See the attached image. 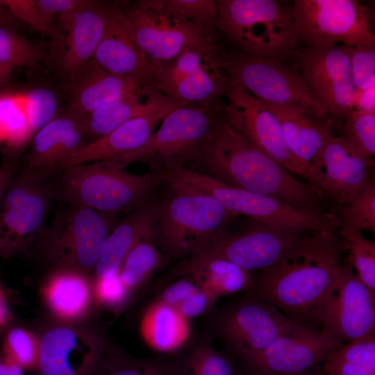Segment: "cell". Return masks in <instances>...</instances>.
Here are the masks:
<instances>
[{
  "label": "cell",
  "instance_id": "49",
  "mask_svg": "<svg viewBox=\"0 0 375 375\" xmlns=\"http://www.w3.org/2000/svg\"><path fill=\"white\" fill-rule=\"evenodd\" d=\"M199 287L192 277L181 276L164 288L155 299L176 307Z\"/></svg>",
  "mask_w": 375,
  "mask_h": 375
},
{
  "label": "cell",
  "instance_id": "3",
  "mask_svg": "<svg viewBox=\"0 0 375 375\" xmlns=\"http://www.w3.org/2000/svg\"><path fill=\"white\" fill-rule=\"evenodd\" d=\"M216 30L233 51L288 62L299 48L291 6L276 0H218Z\"/></svg>",
  "mask_w": 375,
  "mask_h": 375
},
{
  "label": "cell",
  "instance_id": "55",
  "mask_svg": "<svg viewBox=\"0 0 375 375\" xmlns=\"http://www.w3.org/2000/svg\"><path fill=\"white\" fill-rule=\"evenodd\" d=\"M245 375H324V374L320 372V370L315 371L312 369V370H310L308 372L299 373V374L249 373V374H245Z\"/></svg>",
  "mask_w": 375,
  "mask_h": 375
},
{
  "label": "cell",
  "instance_id": "34",
  "mask_svg": "<svg viewBox=\"0 0 375 375\" xmlns=\"http://www.w3.org/2000/svg\"><path fill=\"white\" fill-rule=\"evenodd\" d=\"M324 375H375V334L341 344L322 364Z\"/></svg>",
  "mask_w": 375,
  "mask_h": 375
},
{
  "label": "cell",
  "instance_id": "5",
  "mask_svg": "<svg viewBox=\"0 0 375 375\" xmlns=\"http://www.w3.org/2000/svg\"><path fill=\"white\" fill-rule=\"evenodd\" d=\"M158 201L151 238L168 258H188L225 231L236 216L214 198L173 190Z\"/></svg>",
  "mask_w": 375,
  "mask_h": 375
},
{
  "label": "cell",
  "instance_id": "17",
  "mask_svg": "<svg viewBox=\"0 0 375 375\" xmlns=\"http://www.w3.org/2000/svg\"><path fill=\"white\" fill-rule=\"evenodd\" d=\"M310 232L297 227L253 220V224L244 232L231 234L224 231L190 257L224 259L251 273L259 272L279 260Z\"/></svg>",
  "mask_w": 375,
  "mask_h": 375
},
{
  "label": "cell",
  "instance_id": "47",
  "mask_svg": "<svg viewBox=\"0 0 375 375\" xmlns=\"http://www.w3.org/2000/svg\"><path fill=\"white\" fill-rule=\"evenodd\" d=\"M131 297L118 273L93 278V299L96 308L120 309L128 303Z\"/></svg>",
  "mask_w": 375,
  "mask_h": 375
},
{
  "label": "cell",
  "instance_id": "27",
  "mask_svg": "<svg viewBox=\"0 0 375 375\" xmlns=\"http://www.w3.org/2000/svg\"><path fill=\"white\" fill-rule=\"evenodd\" d=\"M42 297L59 322L80 324L94 306L93 278L78 270L58 268L44 282Z\"/></svg>",
  "mask_w": 375,
  "mask_h": 375
},
{
  "label": "cell",
  "instance_id": "24",
  "mask_svg": "<svg viewBox=\"0 0 375 375\" xmlns=\"http://www.w3.org/2000/svg\"><path fill=\"white\" fill-rule=\"evenodd\" d=\"M64 80L67 97L65 112L80 115L141 92L151 85L108 72L92 59Z\"/></svg>",
  "mask_w": 375,
  "mask_h": 375
},
{
  "label": "cell",
  "instance_id": "38",
  "mask_svg": "<svg viewBox=\"0 0 375 375\" xmlns=\"http://www.w3.org/2000/svg\"><path fill=\"white\" fill-rule=\"evenodd\" d=\"M95 375H171L168 357L138 358L108 342Z\"/></svg>",
  "mask_w": 375,
  "mask_h": 375
},
{
  "label": "cell",
  "instance_id": "48",
  "mask_svg": "<svg viewBox=\"0 0 375 375\" xmlns=\"http://www.w3.org/2000/svg\"><path fill=\"white\" fill-rule=\"evenodd\" d=\"M217 299L210 292L199 287L175 308L185 317L192 320L193 318L213 310Z\"/></svg>",
  "mask_w": 375,
  "mask_h": 375
},
{
  "label": "cell",
  "instance_id": "46",
  "mask_svg": "<svg viewBox=\"0 0 375 375\" xmlns=\"http://www.w3.org/2000/svg\"><path fill=\"white\" fill-rule=\"evenodd\" d=\"M165 2L168 7L184 18L217 32L216 21L218 13L217 1L165 0Z\"/></svg>",
  "mask_w": 375,
  "mask_h": 375
},
{
  "label": "cell",
  "instance_id": "51",
  "mask_svg": "<svg viewBox=\"0 0 375 375\" xmlns=\"http://www.w3.org/2000/svg\"><path fill=\"white\" fill-rule=\"evenodd\" d=\"M25 370L3 353L0 354V375H24Z\"/></svg>",
  "mask_w": 375,
  "mask_h": 375
},
{
  "label": "cell",
  "instance_id": "45",
  "mask_svg": "<svg viewBox=\"0 0 375 375\" xmlns=\"http://www.w3.org/2000/svg\"><path fill=\"white\" fill-rule=\"evenodd\" d=\"M25 104L32 133L34 135L56 117L58 102L54 93L37 88L24 93Z\"/></svg>",
  "mask_w": 375,
  "mask_h": 375
},
{
  "label": "cell",
  "instance_id": "1",
  "mask_svg": "<svg viewBox=\"0 0 375 375\" xmlns=\"http://www.w3.org/2000/svg\"><path fill=\"white\" fill-rule=\"evenodd\" d=\"M342 250L337 232H310L279 260L258 272L245 296L273 305L295 322L311 324L340 272Z\"/></svg>",
  "mask_w": 375,
  "mask_h": 375
},
{
  "label": "cell",
  "instance_id": "22",
  "mask_svg": "<svg viewBox=\"0 0 375 375\" xmlns=\"http://www.w3.org/2000/svg\"><path fill=\"white\" fill-rule=\"evenodd\" d=\"M92 60L108 72L152 85L151 65L119 2L109 1L104 33Z\"/></svg>",
  "mask_w": 375,
  "mask_h": 375
},
{
  "label": "cell",
  "instance_id": "43",
  "mask_svg": "<svg viewBox=\"0 0 375 375\" xmlns=\"http://www.w3.org/2000/svg\"><path fill=\"white\" fill-rule=\"evenodd\" d=\"M343 136L365 156L375 155L374 111L352 109L343 119Z\"/></svg>",
  "mask_w": 375,
  "mask_h": 375
},
{
  "label": "cell",
  "instance_id": "50",
  "mask_svg": "<svg viewBox=\"0 0 375 375\" xmlns=\"http://www.w3.org/2000/svg\"><path fill=\"white\" fill-rule=\"evenodd\" d=\"M17 165L10 162L0 166V201L10 181L15 176Z\"/></svg>",
  "mask_w": 375,
  "mask_h": 375
},
{
  "label": "cell",
  "instance_id": "39",
  "mask_svg": "<svg viewBox=\"0 0 375 375\" xmlns=\"http://www.w3.org/2000/svg\"><path fill=\"white\" fill-rule=\"evenodd\" d=\"M46 57V51L21 35L14 25L0 26V63L36 69Z\"/></svg>",
  "mask_w": 375,
  "mask_h": 375
},
{
  "label": "cell",
  "instance_id": "10",
  "mask_svg": "<svg viewBox=\"0 0 375 375\" xmlns=\"http://www.w3.org/2000/svg\"><path fill=\"white\" fill-rule=\"evenodd\" d=\"M216 56L231 83L260 101L299 106L319 119L326 116L313 100L297 67L276 58L249 56L220 47Z\"/></svg>",
  "mask_w": 375,
  "mask_h": 375
},
{
  "label": "cell",
  "instance_id": "4",
  "mask_svg": "<svg viewBox=\"0 0 375 375\" xmlns=\"http://www.w3.org/2000/svg\"><path fill=\"white\" fill-rule=\"evenodd\" d=\"M160 172L134 174L116 162L101 160L69 167L61 172L55 198L107 214L131 212L147 202L159 184Z\"/></svg>",
  "mask_w": 375,
  "mask_h": 375
},
{
  "label": "cell",
  "instance_id": "8",
  "mask_svg": "<svg viewBox=\"0 0 375 375\" xmlns=\"http://www.w3.org/2000/svg\"><path fill=\"white\" fill-rule=\"evenodd\" d=\"M117 221L115 215L78 205L60 210L35 245L49 262L90 275Z\"/></svg>",
  "mask_w": 375,
  "mask_h": 375
},
{
  "label": "cell",
  "instance_id": "16",
  "mask_svg": "<svg viewBox=\"0 0 375 375\" xmlns=\"http://www.w3.org/2000/svg\"><path fill=\"white\" fill-rule=\"evenodd\" d=\"M293 59L311 97L326 115L343 119L354 108L358 90L342 45L299 46Z\"/></svg>",
  "mask_w": 375,
  "mask_h": 375
},
{
  "label": "cell",
  "instance_id": "40",
  "mask_svg": "<svg viewBox=\"0 0 375 375\" xmlns=\"http://www.w3.org/2000/svg\"><path fill=\"white\" fill-rule=\"evenodd\" d=\"M340 222L375 233V182H369L346 203L336 207Z\"/></svg>",
  "mask_w": 375,
  "mask_h": 375
},
{
  "label": "cell",
  "instance_id": "12",
  "mask_svg": "<svg viewBox=\"0 0 375 375\" xmlns=\"http://www.w3.org/2000/svg\"><path fill=\"white\" fill-rule=\"evenodd\" d=\"M299 46L375 43L370 9L355 0H295L291 6Z\"/></svg>",
  "mask_w": 375,
  "mask_h": 375
},
{
  "label": "cell",
  "instance_id": "19",
  "mask_svg": "<svg viewBox=\"0 0 375 375\" xmlns=\"http://www.w3.org/2000/svg\"><path fill=\"white\" fill-rule=\"evenodd\" d=\"M374 162L343 135L332 136L308 165L303 176L336 207L349 201L369 182Z\"/></svg>",
  "mask_w": 375,
  "mask_h": 375
},
{
  "label": "cell",
  "instance_id": "42",
  "mask_svg": "<svg viewBox=\"0 0 375 375\" xmlns=\"http://www.w3.org/2000/svg\"><path fill=\"white\" fill-rule=\"evenodd\" d=\"M40 344V335L26 328L14 327L4 337L1 353L25 371L34 372L38 362Z\"/></svg>",
  "mask_w": 375,
  "mask_h": 375
},
{
  "label": "cell",
  "instance_id": "18",
  "mask_svg": "<svg viewBox=\"0 0 375 375\" xmlns=\"http://www.w3.org/2000/svg\"><path fill=\"white\" fill-rule=\"evenodd\" d=\"M40 340L36 375H95L108 342L96 328L62 322Z\"/></svg>",
  "mask_w": 375,
  "mask_h": 375
},
{
  "label": "cell",
  "instance_id": "30",
  "mask_svg": "<svg viewBox=\"0 0 375 375\" xmlns=\"http://www.w3.org/2000/svg\"><path fill=\"white\" fill-rule=\"evenodd\" d=\"M139 331L148 347L167 357L178 353L194 338L191 320L175 307L156 299L142 312Z\"/></svg>",
  "mask_w": 375,
  "mask_h": 375
},
{
  "label": "cell",
  "instance_id": "53",
  "mask_svg": "<svg viewBox=\"0 0 375 375\" xmlns=\"http://www.w3.org/2000/svg\"><path fill=\"white\" fill-rule=\"evenodd\" d=\"M16 19L8 8L0 6V26L15 25Z\"/></svg>",
  "mask_w": 375,
  "mask_h": 375
},
{
  "label": "cell",
  "instance_id": "29",
  "mask_svg": "<svg viewBox=\"0 0 375 375\" xmlns=\"http://www.w3.org/2000/svg\"><path fill=\"white\" fill-rule=\"evenodd\" d=\"M263 103L279 119L291 152L307 168L333 136V120L323 121L299 106Z\"/></svg>",
  "mask_w": 375,
  "mask_h": 375
},
{
  "label": "cell",
  "instance_id": "9",
  "mask_svg": "<svg viewBox=\"0 0 375 375\" xmlns=\"http://www.w3.org/2000/svg\"><path fill=\"white\" fill-rule=\"evenodd\" d=\"M135 38L149 61L170 60L185 50L213 51L216 31L172 10L165 0L120 3Z\"/></svg>",
  "mask_w": 375,
  "mask_h": 375
},
{
  "label": "cell",
  "instance_id": "13",
  "mask_svg": "<svg viewBox=\"0 0 375 375\" xmlns=\"http://www.w3.org/2000/svg\"><path fill=\"white\" fill-rule=\"evenodd\" d=\"M24 169L0 201V259L28 250L45 227L54 187Z\"/></svg>",
  "mask_w": 375,
  "mask_h": 375
},
{
  "label": "cell",
  "instance_id": "21",
  "mask_svg": "<svg viewBox=\"0 0 375 375\" xmlns=\"http://www.w3.org/2000/svg\"><path fill=\"white\" fill-rule=\"evenodd\" d=\"M340 345L313 324L299 322L240 365L245 374H299L322 365Z\"/></svg>",
  "mask_w": 375,
  "mask_h": 375
},
{
  "label": "cell",
  "instance_id": "52",
  "mask_svg": "<svg viewBox=\"0 0 375 375\" xmlns=\"http://www.w3.org/2000/svg\"><path fill=\"white\" fill-rule=\"evenodd\" d=\"M10 319V312L2 289L0 286V328L6 326Z\"/></svg>",
  "mask_w": 375,
  "mask_h": 375
},
{
  "label": "cell",
  "instance_id": "7",
  "mask_svg": "<svg viewBox=\"0 0 375 375\" xmlns=\"http://www.w3.org/2000/svg\"><path fill=\"white\" fill-rule=\"evenodd\" d=\"M172 186L178 190L210 196L228 211L253 220L297 227L311 232H337L340 225L338 215L322 209L305 210L279 199L222 183L198 171L181 167L172 174Z\"/></svg>",
  "mask_w": 375,
  "mask_h": 375
},
{
  "label": "cell",
  "instance_id": "23",
  "mask_svg": "<svg viewBox=\"0 0 375 375\" xmlns=\"http://www.w3.org/2000/svg\"><path fill=\"white\" fill-rule=\"evenodd\" d=\"M85 138V115H57L34 135L24 169L42 179L60 173L66 160L86 144Z\"/></svg>",
  "mask_w": 375,
  "mask_h": 375
},
{
  "label": "cell",
  "instance_id": "36",
  "mask_svg": "<svg viewBox=\"0 0 375 375\" xmlns=\"http://www.w3.org/2000/svg\"><path fill=\"white\" fill-rule=\"evenodd\" d=\"M342 249L347 252L346 261L358 278L375 292V242L367 239L362 231L340 222L337 231Z\"/></svg>",
  "mask_w": 375,
  "mask_h": 375
},
{
  "label": "cell",
  "instance_id": "25",
  "mask_svg": "<svg viewBox=\"0 0 375 375\" xmlns=\"http://www.w3.org/2000/svg\"><path fill=\"white\" fill-rule=\"evenodd\" d=\"M108 2L83 0L64 30L59 69L62 76L90 61L103 37L108 17Z\"/></svg>",
  "mask_w": 375,
  "mask_h": 375
},
{
  "label": "cell",
  "instance_id": "32",
  "mask_svg": "<svg viewBox=\"0 0 375 375\" xmlns=\"http://www.w3.org/2000/svg\"><path fill=\"white\" fill-rule=\"evenodd\" d=\"M192 277L203 289L217 299L248 291L252 274L230 261L219 258H188L174 272V277Z\"/></svg>",
  "mask_w": 375,
  "mask_h": 375
},
{
  "label": "cell",
  "instance_id": "33",
  "mask_svg": "<svg viewBox=\"0 0 375 375\" xmlns=\"http://www.w3.org/2000/svg\"><path fill=\"white\" fill-rule=\"evenodd\" d=\"M211 335L193 340L178 353L168 357L171 375H245L235 358L216 349Z\"/></svg>",
  "mask_w": 375,
  "mask_h": 375
},
{
  "label": "cell",
  "instance_id": "15",
  "mask_svg": "<svg viewBox=\"0 0 375 375\" xmlns=\"http://www.w3.org/2000/svg\"><path fill=\"white\" fill-rule=\"evenodd\" d=\"M310 323L340 344L375 334V292L346 260Z\"/></svg>",
  "mask_w": 375,
  "mask_h": 375
},
{
  "label": "cell",
  "instance_id": "6",
  "mask_svg": "<svg viewBox=\"0 0 375 375\" xmlns=\"http://www.w3.org/2000/svg\"><path fill=\"white\" fill-rule=\"evenodd\" d=\"M223 107L218 101L176 108L164 117L160 128L143 146L117 163L126 168L140 162L160 172L179 166L192 169L209 142Z\"/></svg>",
  "mask_w": 375,
  "mask_h": 375
},
{
  "label": "cell",
  "instance_id": "20",
  "mask_svg": "<svg viewBox=\"0 0 375 375\" xmlns=\"http://www.w3.org/2000/svg\"><path fill=\"white\" fill-rule=\"evenodd\" d=\"M223 118L287 171L303 176L306 166L290 150L276 115L260 99L232 83Z\"/></svg>",
  "mask_w": 375,
  "mask_h": 375
},
{
  "label": "cell",
  "instance_id": "54",
  "mask_svg": "<svg viewBox=\"0 0 375 375\" xmlns=\"http://www.w3.org/2000/svg\"><path fill=\"white\" fill-rule=\"evenodd\" d=\"M14 67L12 65L0 63V86L8 81Z\"/></svg>",
  "mask_w": 375,
  "mask_h": 375
},
{
  "label": "cell",
  "instance_id": "31",
  "mask_svg": "<svg viewBox=\"0 0 375 375\" xmlns=\"http://www.w3.org/2000/svg\"><path fill=\"white\" fill-rule=\"evenodd\" d=\"M158 206V201L149 200L116 224L105 241L93 278L118 273L131 249L142 238L151 233Z\"/></svg>",
  "mask_w": 375,
  "mask_h": 375
},
{
  "label": "cell",
  "instance_id": "41",
  "mask_svg": "<svg viewBox=\"0 0 375 375\" xmlns=\"http://www.w3.org/2000/svg\"><path fill=\"white\" fill-rule=\"evenodd\" d=\"M0 6L8 8L17 19L24 21L41 33L58 36L57 16L44 0L0 1Z\"/></svg>",
  "mask_w": 375,
  "mask_h": 375
},
{
  "label": "cell",
  "instance_id": "11",
  "mask_svg": "<svg viewBox=\"0 0 375 375\" xmlns=\"http://www.w3.org/2000/svg\"><path fill=\"white\" fill-rule=\"evenodd\" d=\"M298 323L273 305L244 295L219 311L210 335L240 364L263 351Z\"/></svg>",
  "mask_w": 375,
  "mask_h": 375
},
{
  "label": "cell",
  "instance_id": "14",
  "mask_svg": "<svg viewBox=\"0 0 375 375\" xmlns=\"http://www.w3.org/2000/svg\"><path fill=\"white\" fill-rule=\"evenodd\" d=\"M218 48L213 51L185 50L168 61H149L152 85L179 103L206 105L217 102L231 85L217 59Z\"/></svg>",
  "mask_w": 375,
  "mask_h": 375
},
{
  "label": "cell",
  "instance_id": "44",
  "mask_svg": "<svg viewBox=\"0 0 375 375\" xmlns=\"http://www.w3.org/2000/svg\"><path fill=\"white\" fill-rule=\"evenodd\" d=\"M351 64L353 83L358 91L374 88L375 43L342 45Z\"/></svg>",
  "mask_w": 375,
  "mask_h": 375
},
{
  "label": "cell",
  "instance_id": "37",
  "mask_svg": "<svg viewBox=\"0 0 375 375\" xmlns=\"http://www.w3.org/2000/svg\"><path fill=\"white\" fill-rule=\"evenodd\" d=\"M33 135L26 112L24 93L0 94V144L22 147Z\"/></svg>",
  "mask_w": 375,
  "mask_h": 375
},
{
  "label": "cell",
  "instance_id": "2",
  "mask_svg": "<svg viewBox=\"0 0 375 375\" xmlns=\"http://www.w3.org/2000/svg\"><path fill=\"white\" fill-rule=\"evenodd\" d=\"M194 167L226 185L272 197L300 209H320L321 196L235 130L221 116Z\"/></svg>",
  "mask_w": 375,
  "mask_h": 375
},
{
  "label": "cell",
  "instance_id": "28",
  "mask_svg": "<svg viewBox=\"0 0 375 375\" xmlns=\"http://www.w3.org/2000/svg\"><path fill=\"white\" fill-rule=\"evenodd\" d=\"M185 104L169 99L153 85H148L141 92L114 100L86 114V138L94 141L132 119Z\"/></svg>",
  "mask_w": 375,
  "mask_h": 375
},
{
  "label": "cell",
  "instance_id": "26",
  "mask_svg": "<svg viewBox=\"0 0 375 375\" xmlns=\"http://www.w3.org/2000/svg\"><path fill=\"white\" fill-rule=\"evenodd\" d=\"M174 109H165L132 119L104 136L86 142L66 160L61 172L69 167L92 162H121L127 155L143 146L157 126Z\"/></svg>",
  "mask_w": 375,
  "mask_h": 375
},
{
  "label": "cell",
  "instance_id": "35",
  "mask_svg": "<svg viewBox=\"0 0 375 375\" xmlns=\"http://www.w3.org/2000/svg\"><path fill=\"white\" fill-rule=\"evenodd\" d=\"M167 258L153 243L151 233L135 244L118 272L122 283L131 296L149 282Z\"/></svg>",
  "mask_w": 375,
  "mask_h": 375
}]
</instances>
